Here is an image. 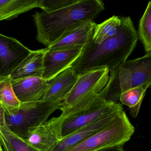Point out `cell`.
Returning a JSON list of instances; mask_svg holds the SVG:
<instances>
[{"label": "cell", "mask_w": 151, "mask_h": 151, "mask_svg": "<svg viewBox=\"0 0 151 151\" xmlns=\"http://www.w3.org/2000/svg\"><path fill=\"white\" fill-rule=\"evenodd\" d=\"M122 24L115 35L100 45L91 40L84 46L70 67L77 74L107 68L109 71L127 60L137 46L138 35L129 17H121Z\"/></svg>", "instance_id": "obj_1"}, {"label": "cell", "mask_w": 151, "mask_h": 151, "mask_svg": "<svg viewBox=\"0 0 151 151\" xmlns=\"http://www.w3.org/2000/svg\"><path fill=\"white\" fill-rule=\"evenodd\" d=\"M105 9L101 0H77L64 8L51 12H36L32 15L37 40L47 47L76 25L94 20Z\"/></svg>", "instance_id": "obj_2"}, {"label": "cell", "mask_w": 151, "mask_h": 151, "mask_svg": "<svg viewBox=\"0 0 151 151\" xmlns=\"http://www.w3.org/2000/svg\"><path fill=\"white\" fill-rule=\"evenodd\" d=\"M109 73L108 82L101 94L106 101L117 102L121 94L126 91L151 85V53L126 60Z\"/></svg>", "instance_id": "obj_3"}, {"label": "cell", "mask_w": 151, "mask_h": 151, "mask_svg": "<svg viewBox=\"0 0 151 151\" xmlns=\"http://www.w3.org/2000/svg\"><path fill=\"white\" fill-rule=\"evenodd\" d=\"M107 68L84 71L78 74L70 91L60 106L63 117L75 113L101 99L100 93L108 82Z\"/></svg>", "instance_id": "obj_4"}, {"label": "cell", "mask_w": 151, "mask_h": 151, "mask_svg": "<svg viewBox=\"0 0 151 151\" xmlns=\"http://www.w3.org/2000/svg\"><path fill=\"white\" fill-rule=\"evenodd\" d=\"M135 129L123 109L103 128L67 151H96L114 146H123Z\"/></svg>", "instance_id": "obj_5"}, {"label": "cell", "mask_w": 151, "mask_h": 151, "mask_svg": "<svg viewBox=\"0 0 151 151\" xmlns=\"http://www.w3.org/2000/svg\"><path fill=\"white\" fill-rule=\"evenodd\" d=\"M60 104L41 100L21 103L19 108L5 111L8 129L17 136L27 139L28 130L47 121L49 116L60 108Z\"/></svg>", "instance_id": "obj_6"}, {"label": "cell", "mask_w": 151, "mask_h": 151, "mask_svg": "<svg viewBox=\"0 0 151 151\" xmlns=\"http://www.w3.org/2000/svg\"><path fill=\"white\" fill-rule=\"evenodd\" d=\"M122 109L123 108L120 103L102 100L64 117L62 116L60 129L61 139L106 114Z\"/></svg>", "instance_id": "obj_7"}, {"label": "cell", "mask_w": 151, "mask_h": 151, "mask_svg": "<svg viewBox=\"0 0 151 151\" xmlns=\"http://www.w3.org/2000/svg\"><path fill=\"white\" fill-rule=\"evenodd\" d=\"M31 51L16 39L0 33V79L9 77Z\"/></svg>", "instance_id": "obj_8"}, {"label": "cell", "mask_w": 151, "mask_h": 151, "mask_svg": "<svg viewBox=\"0 0 151 151\" xmlns=\"http://www.w3.org/2000/svg\"><path fill=\"white\" fill-rule=\"evenodd\" d=\"M61 115L47 120L40 125L29 129L27 139L39 151H52L61 139Z\"/></svg>", "instance_id": "obj_9"}, {"label": "cell", "mask_w": 151, "mask_h": 151, "mask_svg": "<svg viewBox=\"0 0 151 151\" xmlns=\"http://www.w3.org/2000/svg\"><path fill=\"white\" fill-rule=\"evenodd\" d=\"M84 46L50 50L46 47L44 57L42 78L47 81L68 68L81 54Z\"/></svg>", "instance_id": "obj_10"}, {"label": "cell", "mask_w": 151, "mask_h": 151, "mask_svg": "<svg viewBox=\"0 0 151 151\" xmlns=\"http://www.w3.org/2000/svg\"><path fill=\"white\" fill-rule=\"evenodd\" d=\"M11 81L14 92L21 103L41 100L49 87L47 81L40 77H29Z\"/></svg>", "instance_id": "obj_11"}, {"label": "cell", "mask_w": 151, "mask_h": 151, "mask_svg": "<svg viewBox=\"0 0 151 151\" xmlns=\"http://www.w3.org/2000/svg\"><path fill=\"white\" fill-rule=\"evenodd\" d=\"M77 77L76 72L70 67L48 80L49 87L42 100L60 106L74 85Z\"/></svg>", "instance_id": "obj_12"}, {"label": "cell", "mask_w": 151, "mask_h": 151, "mask_svg": "<svg viewBox=\"0 0 151 151\" xmlns=\"http://www.w3.org/2000/svg\"><path fill=\"white\" fill-rule=\"evenodd\" d=\"M121 110L106 114L93 122L62 139L56 144L52 151H68L103 128L109 123Z\"/></svg>", "instance_id": "obj_13"}, {"label": "cell", "mask_w": 151, "mask_h": 151, "mask_svg": "<svg viewBox=\"0 0 151 151\" xmlns=\"http://www.w3.org/2000/svg\"><path fill=\"white\" fill-rule=\"evenodd\" d=\"M96 25L94 22L81 23L68 30L58 40L47 48L56 50L85 45L91 40Z\"/></svg>", "instance_id": "obj_14"}, {"label": "cell", "mask_w": 151, "mask_h": 151, "mask_svg": "<svg viewBox=\"0 0 151 151\" xmlns=\"http://www.w3.org/2000/svg\"><path fill=\"white\" fill-rule=\"evenodd\" d=\"M46 48L30 52L27 57L9 76L11 80L29 77H42L44 73V61Z\"/></svg>", "instance_id": "obj_15"}, {"label": "cell", "mask_w": 151, "mask_h": 151, "mask_svg": "<svg viewBox=\"0 0 151 151\" xmlns=\"http://www.w3.org/2000/svg\"><path fill=\"white\" fill-rule=\"evenodd\" d=\"M35 8H41L39 0H0V22L12 20Z\"/></svg>", "instance_id": "obj_16"}, {"label": "cell", "mask_w": 151, "mask_h": 151, "mask_svg": "<svg viewBox=\"0 0 151 151\" xmlns=\"http://www.w3.org/2000/svg\"><path fill=\"white\" fill-rule=\"evenodd\" d=\"M151 85L140 86L130 89L122 93L119 101L122 105L127 106L133 118H137L147 90Z\"/></svg>", "instance_id": "obj_17"}, {"label": "cell", "mask_w": 151, "mask_h": 151, "mask_svg": "<svg viewBox=\"0 0 151 151\" xmlns=\"http://www.w3.org/2000/svg\"><path fill=\"white\" fill-rule=\"evenodd\" d=\"M122 24V18L114 16L102 23L96 24L93 33V42L100 45L116 34Z\"/></svg>", "instance_id": "obj_18"}, {"label": "cell", "mask_w": 151, "mask_h": 151, "mask_svg": "<svg viewBox=\"0 0 151 151\" xmlns=\"http://www.w3.org/2000/svg\"><path fill=\"white\" fill-rule=\"evenodd\" d=\"M0 102L6 111L17 109L21 106V102L14 92L9 77L0 79Z\"/></svg>", "instance_id": "obj_19"}, {"label": "cell", "mask_w": 151, "mask_h": 151, "mask_svg": "<svg viewBox=\"0 0 151 151\" xmlns=\"http://www.w3.org/2000/svg\"><path fill=\"white\" fill-rule=\"evenodd\" d=\"M138 37L143 44L146 53H151V1H149L146 9L139 24Z\"/></svg>", "instance_id": "obj_20"}, {"label": "cell", "mask_w": 151, "mask_h": 151, "mask_svg": "<svg viewBox=\"0 0 151 151\" xmlns=\"http://www.w3.org/2000/svg\"><path fill=\"white\" fill-rule=\"evenodd\" d=\"M3 133L7 140L10 151H39L26 139L17 136L8 128Z\"/></svg>", "instance_id": "obj_21"}, {"label": "cell", "mask_w": 151, "mask_h": 151, "mask_svg": "<svg viewBox=\"0 0 151 151\" xmlns=\"http://www.w3.org/2000/svg\"><path fill=\"white\" fill-rule=\"evenodd\" d=\"M77 0H39L41 9L44 12H51L64 8Z\"/></svg>", "instance_id": "obj_22"}, {"label": "cell", "mask_w": 151, "mask_h": 151, "mask_svg": "<svg viewBox=\"0 0 151 151\" xmlns=\"http://www.w3.org/2000/svg\"><path fill=\"white\" fill-rule=\"evenodd\" d=\"M7 127L5 121V111L2 104L0 102V143L3 147L5 151H10L9 145L5 136L3 134V131Z\"/></svg>", "instance_id": "obj_23"}, {"label": "cell", "mask_w": 151, "mask_h": 151, "mask_svg": "<svg viewBox=\"0 0 151 151\" xmlns=\"http://www.w3.org/2000/svg\"><path fill=\"white\" fill-rule=\"evenodd\" d=\"M122 147L123 146H114L102 148L96 151H124Z\"/></svg>", "instance_id": "obj_24"}, {"label": "cell", "mask_w": 151, "mask_h": 151, "mask_svg": "<svg viewBox=\"0 0 151 151\" xmlns=\"http://www.w3.org/2000/svg\"><path fill=\"white\" fill-rule=\"evenodd\" d=\"M0 151H3V149L1 147V143H0Z\"/></svg>", "instance_id": "obj_25"}]
</instances>
